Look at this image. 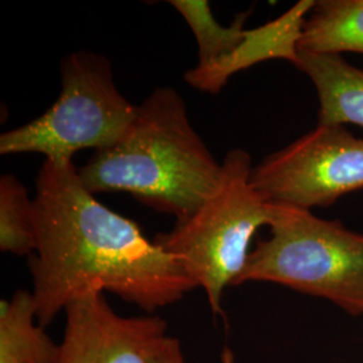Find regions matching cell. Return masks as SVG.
Segmentation results:
<instances>
[{"label":"cell","mask_w":363,"mask_h":363,"mask_svg":"<svg viewBox=\"0 0 363 363\" xmlns=\"http://www.w3.org/2000/svg\"><path fill=\"white\" fill-rule=\"evenodd\" d=\"M298 49L318 54H363V0L315 1Z\"/></svg>","instance_id":"obj_11"},{"label":"cell","mask_w":363,"mask_h":363,"mask_svg":"<svg viewBox=\"0 0 363 363\" xmlns=\"http://www.w3.org/2000/svg\"><path fill=\"white\" fill-rule=\"evenodd\" d=\"M65 318L57 363H150L169 337L162 316H123L100 291L72 301Z\"/></svg>","instance_id":"obj_7"},{"label":"cell","mask_w":363,"mask_h":363,"mask_svg":"<svg viewBox=\"0 0 363 363\" xmlns=\"http://www.w3.org/2000/svg\"><path fill=\"white\" fill-rule=\"evenodd\" d=\"M269 229V238L250 250L234 286L274 283L363 315V234L286 205H272Z\"/></svg>","instance_id":"obj_3"},{"label":"cell","mask_w":363,"mask_h":363,"mask_svg":"<svg viewBox=\"0 0 363 363\" xmlns=\"http://www.w3.org/2000/svg\"><path fill=\"white\" fill-rule=\"evenodd\" d=\"M313 4V0H300L271 22L247 30L245 38L233 52L208 65L187 70L186 82L198 91L216 94L235 73L259 62L284 60L298 65L303 26Z\"/></svg>","instance_id":"obj_8"},{"label":"cell","mask_w":363,"mask_h":363,"mask_svg":"<svg viewBox=\"0 0 363 363\" xmlns=\"http://www.w3.org/2000/svg\"><path fill=\"white\" fill-rule=\"evenodd\" d=\"M252 157L234 148L222 160L220 179L214 193L169 233L155 237L169 255L181 261L203 288L213 313L222 315V298L247 265L250 244L259 228L269 226L272 203L252 184Z\"/></svg>","instance_id":"obj_4"},{"label":"cell","mask_w":363,"mask_h":363,"mask_svg":"<svg viewBox=\"0 0 363 363\" xmlns=\"http://www.w3.org/2000/svg\"><path fill=\"white\" fill-rule=\"evenodd\" d=\"M169 4L190 26L198 45V65L211 64L233 52L247 35L249 13L235 16L230 26H220L206 0H171Z\"/></svg>","instance_id":"obj_12"},{"label":"cell","mask_w":363,"mask_h":363,"mask_svg":"<svg viewBox=\"0 0 363 363\" xmlns=\"http://www.w3.org/2000/svg\"><path fill=\"white\" fill-rule=\"evenodd\" d=\"M34 205L37 247L30 271L42 327L93 291L152 313L198 288L179 259L94 198L73 162L45 159Z\"/></svg>","instance_id":"obj_1"},{"label":"cell","mask_w":363,"mask_h":363,"mask_svg":"<svg viewBox=\"0 0 363 363\" xmlns=\"http://www.w3.org/2000/svg\"><path fill=\"white\" fill-rule=\"evenodd\" d=\"M37 247L35 205L26 187L11 174L0 178V250L33 256Z\"/></svg>","instance_id":"obj_13"},{"label":"cell","mask_w":363,"mask_h":363,"mask_svg":"<svg viewBox=\"0 0 363 363\" xmlns=\"http://www.w3.org/2000/svg\"><path fill=\"white\" fill-rule=\"evenodd\" d=\"M307 74L319 100L318 124L363 128V70L337 54L300 50L296 65Z\"/></svg>","instance_id":"obj_9"},{"label":"cell","mask_w":363,"mask_h":363,"mask_svg":"<svg viewBox=\"0 0 363 363\" xmlns=\"http://www.w3.org/2000/svg\"><path fill=\"white\" fill-rule=\"evenodd\" d=\"M252 184L272 205L311 210L363 189V139L318 124L253 166Z\"/></svg>","instance_id":"obj_6"},{"label":"cell","mask_w":363,"mask_h":363,"mask_svg":"<svg viewBox=\"0 0 363 363\" xmlns=\"http://www.w3.org/2000/svg\"><path fill=\"white\" fill-rule=\"evenodd\" d=\"M222 163L195 130L181 94L171 86L138 105L130 128L115 145L96 151L78 169L91 194L128 193L177 220L191 216L220 179Z\"/></svg>","instance_id":"obj_2"},{"label":"cell","mask_w":363,"mask_h":363,"mask_svg":"<svg viewBox=\"0 0 363 363\" xmlns=\"http://www.w3.org/2000/svg\"><path fill=\"white\" fill-rule=\"evenodd\" d=\"M150 363H186L179 339L174 337H166L156 351L155 355L151 358ZM222 363H234V355L232 351L228 349L223 351Z\"/></svg>","instance_id":"obj_14"},{"label":"cell","mask_w":363,"mask_h":363,"mask_svg":"<svg viewBox=\"0 0 363 363\" xmlns=\"http://www.w3.org/2000/svg\"><path fill=\"white\" fill-rule=\"evenodd\" d=\"M138 105L117 88L111 61L77 50L61 61V91L52 106L0 136V155L39 154L46 160L73 162L81 150L101 151L121 139Z\"/></svg>","instance_id":"obj_5"},{"label":"cell","mask_w":363,"mask_h":363,"mask_svg":"<svg viewBox=\"0 0 363 363\" xmlns=\"http://www.w3.org/2000/svg\"><path fill=\"white\" fill-rule=\"evenodd\" d=\"M60 343L39 325L33 292L0 303V363H57Z\"/></svg>","instance_id":"obj_10"}]
</instances>
